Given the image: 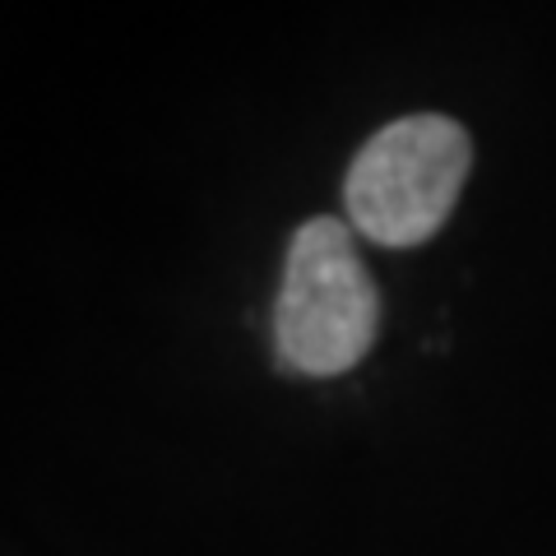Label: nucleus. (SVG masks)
Segmentation results:
<instances>
[{
	"label": "nucleus",
	"instance_id": "obj_1",
	"mask_svg": "<svg viewBox=\"0 0 556 556\" xmlns=\"http://www.w3.org/2000/svg\"><path fill=\"white\" fill-rule=\"evenodd\" d=\"M380 334V288L343 218H306L288 241L274 302L278 367L298 376H343Z\"/></svg>",
	"mask_w": 556,
	"mask_h": 556
},
{
	"label": "nucleus",
	"instance_id": "obj_2",
	"mask_svg": "<svg viewBox=\"0 0 556 556\" xmlns=\"http://www.w3.org/2000/svg\"><path fill=\"white\" fill-rule=\"evenodd\" d=\"M473 167V139L459 121L422 112L380 126L343 177L348 228L376 247H422L455 214Z\"/></svg>",
	"mask_w": 556,
	"mask_h": 556
}]
</instances>
